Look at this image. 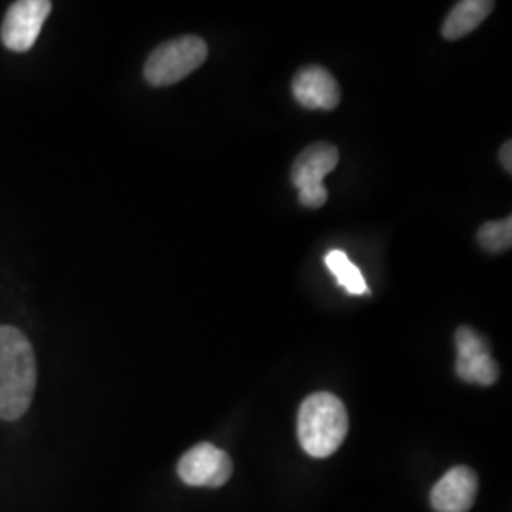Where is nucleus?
I'll use <instances>...</instances> for the list:
<instances>
[{
    "mask_svg": "<svg viewBox=\"0 0 512 512\" xmlns=\"http://www.w3.org/2000/svg\"><path fill=\"white\" fill-rule=\"evenodd\" d=\"M37 387V361L27 336L0 327V420H19L31 406Z\"/></svg>",
    "mask_w": 512,
    "mask_h": 512,
    "instance_id": "f257e3e1",
    "label": "nucleus"
},
{
    "mask_svg": "<svg viewBox=\"0 0 512 512\" xmlns=\"http://www.w3.org/2000/svg\"><path fill=\"white\" fill-rule=\"evenodd\" d=\"M348 410L332 393H313L298 412V440L311 458H329L346 439Z\"/></svg>",
    "mask_w": 512,
    "mask_h": 512,
    "instance_id": "f03ea898",
    "label": "nucleus"
},
{
    "mask_svg": "<svg viewBox=\"0 0 512 512\" xmlns=\"http://www.w3.org/2000/svg\"><path fill=\"white\" fill-rule=\"evenodd\" d=\"M207 44L203 38L188 37L167 40L148 55L145 78L150 86L162 88L181 82L188 74L200 69L207 59Z\"/></svg>",
    "mask_w": 512,
    "mask_h": 512,
    "instance_id": "7ed1b4c3",
    "label": "nucleus"
},
{
    "mask_svg": "<svg viewBox=\"0 0 512 512\" xmlns=\"http://www.w3.org/2000/svg\"><path fill=\"white\" fill-rule=\"evenodd\" d=\"M50 12L52 2L48 0H21L12 4L2 23V44L18 54L31 50Z\"/></svg>",
    "mask_w": 512,
    "mask_h": 512,
    "instance_id": "20e7f679",
    "label": "nucleus"
},
{
    "mask_svg": "<svg viewBox=\"0 0 512 512\" xmlns=\"http://www.w3.org/2000/svg\"><path fill=\"white\" fill-rule=\"evenodd\" d=\"M177 473L188 486L219 488L230 480L234 465L224 450L202 442L184 454L177 465Z\"/></svg>",
    "mask_w": 512,
    "mask_h": 512,
    "instance_id": "39448f33",
    "label": "nucleus"
},
{
    "mask_svg": "<svg viewBox=\"0 0 512 512\" xmlns=\"http://www.w3.org/2000/svg\"><path fill=\"white\" fill-rule=\"evenodd\" d=\"M478 476L473 469L452 467L431 490V505L437 512H469L475 505Z\"/></svg>",
    "mask_w": 512,
    "mask_h": 512,
    "instance_id": "423d86ee",
    "label": "nucleus"
},
{
    "mask_svg": "<svg viewBox=\"0 0 512 512\" xmlns=\"http://www.w3.org/2000/svg\"><path fill=\"white\" fill-rule=\"evenodd\" d=\"M294 99L310 110H334L340 105V86L325 69L310 65L300 69L293 80Z\"/></svg>",
    "mask_w": 512,
    "mask_h": 512,
    "instance_id": "0eeeda50",
    "label": "nucleus"
},
{
    "mask_svg": "<svg viewBox=\"0 0 512 512\" xmlns=\"http://www.w3.org/2000/svg\"><path fill=\"white\" fill-rule=\"evenodd\" d=\"M338 162V148L330 143H313L294 160L291 181L298 190L313 184H323V179L336 169Z\"/></svg>",
    "mask_w": 512,
    "mask_h": 512,
    "instance_id": "6e6552de",
    "label": "nucleus"
},
{
    "mask_svg": "<svg viewBox=\"0 0 512 512\" xmlns=\"http://www.w3.org/2000/svg\"><path fill=\"white\" fill-rule=\"evenodd\" d=\"M495 2L492 0H463L454 6V10L444 19L442 37L446 40H459V38L473 33L480 27V23L488 18L494 10Z\"/></svg>",
    "mask_w": 512,
    "mask_h": 512,
    "instance_id": "1a4fd4ad",
    "label": "nucleus"
},
{
    "mask_svg": "<svg viewBox=\"0 0 512 512\" xmlns=\"http://www.w3.org/2000/svg\"><path fill=\"white\" fill-rule=\"evenodd\" d=\"M325 264L336 277V283L342 285L349 294H355V296L370 294L361 270L349 260V256L344 251L340 249L329 251L325 256Z\"/></svg>",
    "mask_w": 512,
    "mask_h": 512,
    "instance_id": "9d476101",
    "label": "nucleus"
},
{
    "mask_svg": "<svg viewBox=\"0 0 512 512\" xmlns=\"http://www.w3.org/2000/svg\"><path fill=\"white\" fill-rule=\"evenodd\" d=\"M456 374L467 384L494 385L499 378V366L490 353H480L473 357L458 359Z\"/></svg>",
    "mask_w": 512,
    "mask_h": 512,
    "instance_id": "9b49d317",
    "label": "nucleus"
},
{
    "mask_svg": "<svg viewBox=\"0 0 512 512\" xmlns=\"http://www.w3.org/2000/svg\"><path fill=\"white\" fill-rule=\"evenodd\" d=\"M478 243L488 253H505L512 245V219L494 220L482 224L478 230Z\"/></svg>",
    "mask_w": 512,
    "mask_h": 512,
    "instance_id": "f8f14e48",
    "label": "nucleus"
},
{
    "mask_svg": "<svg viewBox=\"0 0 512 512\" xmlns=\"http://www.w3.org/2000/svg\"><path fill=\"white\" fill-rule=\"evenodd\" d=\"M456 349H458V359L473 357L480 353H490L486 340L469 327H459L456 330Z\"/></svg>",
    "mask_w": 512,
    "mask_h": 512,
    "instance_id": "ddd939ff",
    "label": "nucleus"
},
{
    "mask_svg": "<svg viewBox=\"0 0 512 512\" xmlns=\"http://www.w3.org/2000/svg\"><path fill=\"white\" fill-rule=\"evenodd\" d=\"M298 200L304 207L319 209L329 200V192H327L325 184H313V186H306V188L298 190Z\"/></svg>",
    "mask_w": 512,
    "mask_h": 512,
    "instance_id": "4468645a",
    "label": "nucleus"
},
{
    "mask_svg": "<svg viewBox=\"0 0 512 512\" xmlns=\"http://www.w3.org/2000/svg\"><path fill=\"white\" fill-rule=\"evenodd\" d=\"M499 160H501V165L511 173L512 171V143L511 141H507L503 147H501V152H499Z\"/></svg>",
    "mask_w": 512,
    "mask_h": 512,
    "instance_id": "2eb2a0df",
    "label": "nucleus"
}]
</instances>
